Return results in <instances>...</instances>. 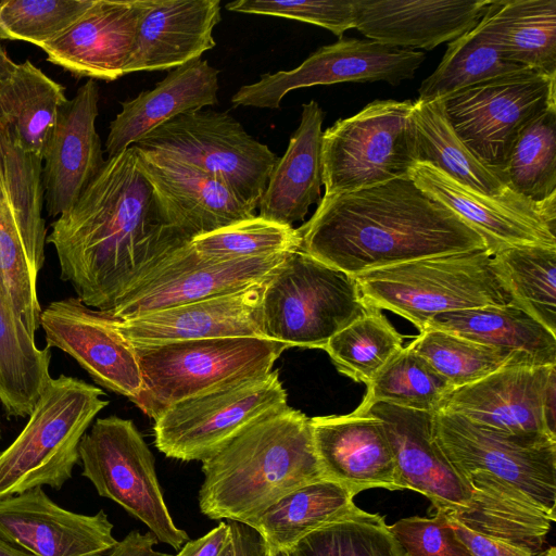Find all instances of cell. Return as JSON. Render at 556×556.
Segmentation results:
<instances>
[{
  "label": "cell",
  "mask_w": 556,
  "mask_h": 556,
  "mask_svg": "<svg viewBox=\"0 0 556 556\" xmlns=\"http://www.w3.org/2000/svg\"><path fill=\"white\" fill-rule=\"evenodd\" d=\"M60 277L87 306L113 309L188 243L162 220L135 147L108 157L77 201L51 224Z\"/></svg>",
  "instance_id": "obj_1"
},
{
  "label": "cell",
  "mask_w": 556,
  "mask_h": 556,
  "mask_svg": "<svg viewBox=\"0 0 556 556\" xmlns=\"http://www.w3.org/2000/svg\"><path fill=\"white\" fill-rule=\"evenodd\" d=\"M300 250L348 275L483 249L482 238L410 178L320 199Z\"/></svg>",
  "instance_id": "obj_2"
},
{
  "label": "cell",
  "mask_w": 556,
  "mask_h": 556,
  "mask_svg": "<svg viewBox=\"0 0 556 556\" xmlns=\"http://www.w3.org/2000/svg\"><path fill=\"white\" fill-rule=\"evenodd\" d=\"M199 507L215 520L247 525L292 491L319 479L311 418L273 410L202 460Z\"/></svg>",
  "instance_id": "obj_3"
},
{
  "label": "cell",
  "mask_w": 556,
  "mask_h": 556,
  "mask_svg": "<svg viewBox=\"0 0 556 556\" xmlns=\"http://www.w3.org/2000/svg\"><path fill=\"white\" fill-rule=\"evenodd\" d=\"M354 278L368 307L391 311L419 331L441 313L515 304L485 248L422 257Z\"/></svg>",
  "instance_id": "obj_4"
},
{
  "label": "cell",
  "mask_w": 556,
  "mask_h": 556,
  "mask_svg": "<svg viewBox=\"0 0 556 556\" xmlns=\"http://www.w3.org/2000/svg\"><path fill=\"white\" fill-rule=\"evenodd\" d=\"M81 379L51 378L16 439L0 453V500L49 485L60 490L79 462V444L108 404Z\"/></svg>",
  "instance_id": "obj_5"
},
{
  "label": "cell",
  "mask_w": 556,
  "mask_h": 556,
  "mask_svg": "<svg viewBox=\"0 0 556 556\" xmlns=\"http://www.w3.org/2000/svg\"><path fill=\"white\" fill-rule=\"evenodd\" d=\"M142 387L134 402L154 420L172 405L261 377L288 348L257 337H227L132 345Z\"/></svg>",
  "instance_id": "obj_6"
},
{
  "label": "cell",
  "mask_w": 556,
  "mask_h": 556,
  "mask_svg": "<svg viewBox=\"0 0 556 556\" xmlns=\"http://www.w3.org/2000/svg\"><path fill=\"white\" fill-rule=\"evenodd\" d=\"M368 308L354 276L301 250L286 255L262 294L265 337L287 348L324 349Z\"/></svg>",
  "instance_id": "obj_7"
},
{
  "label": "cell",
  "mask_w": 556,
  "mask_h": 556,
  "mask_svg": "<svg viewBox=\"0 0 556 556\" xmlns=\"http://www.w3.org/2000/svg\"><path fill=\"white\" fill-rule=\"evenodd\" d=\"M41 174L42 157L0 126V287L34 337L40 327L37 277L47 242Z\"/></svg>",
  "instance_id": "obj_8"
},
{
  "label": "cell",
  "mask_w": 556,
  "mask_h": 556,
  "mask_svg": "<svg viewBox=\"0 0 556 556\" xmlns=\"http://www.w3.org/2000/svg\"><path fill=\"white\" fill-rule=\"evenodd\" d=\"M413 106L412 100H375L323 131L326 195L409 178L418 163Z\"/></svg>",
  "instance_id": "obj_9"
},
{
  "label": "cell",
  "mask_w": 556,
  "mask_h": 556,
  "mask_svg": "<svg viewBox=\"0 0 556 556\" xmlns=\"http://www.w3.org/2000/svg\"><path fill=\"white\" fill-rule=\"evenodd\" d=\"M135 146L205 173L253 211L279 160L227 112L203 109L170 119Z\"/></svg>",
  "instance_id": "obj_10"
},
{
  "label": "cell",
  "mask_w": 556,
  "mask_h": 556,
  "mask_svg": "<svg viewBox=\"0 0 556 556\" xmlns=\"http://www.w3.org/2000/svg\"><path fill=\"white\" fill-rule=\"evenodd\" d=\"M79 460L98 494L143 522L159 542L178 551L189 541L172 518L153 454L131 420L98 418L80 441Z\"/></svg>",
  "instance_id": "obj_11"
},
{
  "label": "cell",
  "mask_w": 556,
  "mask_h": 556,
  "mask_svg": "<svg viewBox=\"0 0 556 556\" xmlns=\"http://www.w3.org/2000/svg\"><path fill=\"white\" fill-rule=\"evenodd\" d=\"M442 101L458 137L501 180L520 131L556 105V75L522 68L456 91Z\"/></svg>",
  "instance_id": "obj_12"
},
{
  "label": "cell",
  "mask_w": 556,
  "mask_h": 556,
  "mask_svg": "<svg viewBox=\"0 0 556 556\" xmlns=\"http://www.w3.org/2000/svg\"><path fill=\"white\" fill-rule=\"evenodd\" d=\"M432 435L463 480L491 475L556 514V438L510 434L444 412L433 414Z\"/></svg>",
  "instance_id": "obj_13"
},
{
  "label": "cell",
  "mask_w": 556,
  "mask_h": 556,
  "mask_svg": "<svg viewBox=\"0 0 556 556\" xmlns=\"http://www.w3.org/2000/svg\"><path fill=\"white\" fill-rule=\"evenodd\" d=\"M286 405L279 372L271 370L172 405L154 420V443L167 457L202 462L252 422Z\"/></svg>",
  "instance_id": "obj_14"
},
{
  "label": "cell",
  "mask_w": 556,
  "mask_h": 556,
  "mask_svg": "<svg viewBox=\"0 0 556 556\" xmlns=\"http://www.w3.org/2000/svg\"><path fill=\"white\" fill-rule=\"evenodd\" d=\"M425 58L424 52L393 48L370 39H340L320 47L293 70L266 73L256 83L241 86L231 103L233 106L279 109L285 96L299 88L345 81L396 85L412 79Z\"/></svg>",
  "instance_id": "obj_15"
},
{
  "label": "cell",
  "mask_w": 556,
  "mask_h": 556,
  "mask_svg": "<svg viewBox=\"0 0 556 556\" xmlns=\"http://www.w3.org/2000/svg\"><path fill=\"white\" fill-rule=\"evenodd\" d=\"M409 178L475 230L492 255L510 247H556V197L533 202L513 190L486 195L428 163H417Z\"/></svg>",
  "instance_id": "obj_16"
},
{
  "label": "cell",
  "mask_w": 556,
  "mask_h": 556,
  "mask_svg": "<svg viewBox=\"0 0 556 556\" xmlns=\"http://www.w3.org/2000/svg\"><path fill=\"white\" fill-rule=\"evenodd\" d=\"M189 242L165 257L110 311L111 314L126 320L162 308L240 291L266 280L289 253L214 261L198 254Z\"/></svg>",
  "instance_id": "obj_17"
},
{
  "label": "cell",
  "mask_w": 556,
  "mask_h": 556,
  "mask_svg": "<svg viewBox=\"0 0 556 556\" xmlns=\"http://www.w3.org/2000/svg\"><path fill=\"white\" fill-rule=\"evenodd\" d=\"M119 318L77 296L50 302L40 315L47 345L68 354L100 386L132 403L142 387L134 346L118 330Z\"/></svg>",
  "instance_id": "obj_18"
},
{
  "label": "cell",
  "mask_w": 556,
  "mask_h": 556,
  "mask_svg": "<svg viewBox=\"0 0 556 556\" xmlns=\"http://www.w3.org/2000/svg\"><path fill=\"white\" fill-rule=\"evenodd\" d=\"M164 224L185 241L253 217L224 184L170 156L134 146Z\"/></svg>",
  "instance_id": "obj_19"
},
{
  "label": "cell",
  "mask_w": 556,
  "mask_h": 556,
  "mask_svg": "<svg viewBox=\"0 0 556 556\" xmlns=\"http://www.w3.org/2000/svg\"><path fill=\"white\" fill-rule=\"evenodd\" d=\"M554 383L556 366L508 365L453 389L438 412L457 414L510 434L556 438L545 415V401Z\"/></svg>",
  "instance_id": "obj_20"
},
{
  "label": "cell",
  "mask_w": 556,
  "mask_h": 556,
  "mask_svg": "<svg viewBox=\"0 0 556 556\" xmlns=\"http://www.w3.org/2000/svg\"><path fill=\"white\" fill-rule=\"evenodd\" d=\"M104 510L78 514L41 486L0 500V538L31 556H104L116 544Z\"/></svg>",
  "instance_id": "obj_21"
},
{
  "label": "cell",
  "mask_w": 556,
  "mask_h": 556,
  "mask_svg": "<svg viewBox=\"0 0 556 556\" xmlns=\"http://www.w3.org/2000/svg\"><path fill=\"white\" fill-rule=\"evenodd\" d=\"M146 8L147 0H92L70 28L40 48L74 77L116 80L125 75Z\"/></svg>",
  "instance_id": "obj_22"
},
{
  "label": "cell",
  "mask_w": 556,
  "mask_h": 556,
  "mask_svg": "<svg viewBox=\"0 0 556 556\" xmlns=\"http://www.w3.org/2000/svg\"><path fill=\"white\" fill-rule=\"evenodd\" d=\"M99 87L88 79L61 109L42 155L43 203L50 217L67 211L105 160L96 129Z\"/></svg>",
  "instance_id": "obj_23"
},
{
  "label": "cell",
  "mask_w": 556,
  "mask_h": 556,
  "mask_svg": "<svg viewBox=\"0 0 556 556\" xmlns=\"http://www.w3.org/2000/svg\"><path fill=\"white\" fill-rule=\"evenodd\" d=\"M315 454L326 479L357 495L368 489L403 490L383 424L368 412L311 418Z\"/></svg>",
  "instance_id": "obj_24"
},
{
  "label": "cell",
  "mask_w": 556,
  "mask_h": 556,
  "mask_svg": "<svg viewBox=\"0 0 556 556\" xmlns=\"http://www.w3.org/2000/svg\"><path fill=\"white\" fill-rule=\"evenodd\" d=\"M265 281L237 292L119 319L118 330L131 345L227 337L266 338L262 320Z\"/></svg>",
  "instance_id": "obj_25"
},
{
  "label": "cell",
  "mask_w": 556,
  "mask_h": 556,
  "mask_svg": "<svg viewBox=\"0 0 556 556\" xmlns=\"http://www.w3.org/2000/svg\"><path fill=\"white\" fill-rule=\"evenodd\" d=\"M356 409L370 413L383 424L403 490L425 495L435 510L468 506L472 490L434 442L432 413L381 402Z\"/></svg>",
  "instance_id": "obj_26"
},
{
  "label": "cell",
  "mask_w": 556,
  "mask_h": 556,
  "mask_svg": "<svg viewBox=\"0 0 556 556\" xmlns=\"http://www.w3.org/2000/svg\"><path fill=\"white\" fill-rule=\"evenodd\" d=\"M493 0H353L354 28L402 49L431 50L480 22Z\"/></svg>",
  "instance_id": "obj_27"
},
{
  "label": "cell",
  "mask_w": 556,
  "mask_h": 556,
  "mask_svg": "<svg viewBox=\"0 0 556 556\" xmlns=\"http://www.w3.org/2000/svg\"><path fill=\"white\" fill-rule=\"evenodd\" d=\"M219 0H147L125 75L170 71L213 49Z\"/></svg>",
  "instance_id": "obj_28"
},
{
  "label": "cell",
  "mask_w": 556,
  "mask_h": 556,
  "mask_svg": "<svg viewBox=\"0 0 556 556\" xmlns=\"http://www.w3.org/2000/svg\"><path fill=\"white\" fill-rule=\"evenodd\" d=\"M219 71L194 59L168 72L152 89L121 102L105 141L109 157L138 143L146 135L186 113L218 103Z\"/></svg>",
  "instance_id": "obj_29"
},
{
  "label": "cell",
  "mask_w": 556,
  "mask_h": 556,
  "mask_svg": "<svg viewBox=\"0 0 556 556\" xmlns=\"http://www.w3.org/2000/svg\"><path fill=\"white\" fill-rule=\"evenodd\" d=\"M325 113L311 100L302 105L300 125L273 168L258 203V216L293 227L321 199V137Z\"/></svg>",
  "instance_id": "obj_30"
},
{
  "label": "cell",
  "mask_w": 556,
  "mask_h": 556,
  "mask_svg": "<svg viewBox=\"0 0 556 556\" xmlns=\"http://www.w3.org/2000/svg\"><path fill=\"white\" fill-rule=\"evenodd\" d=\"M465 481L472 490L468 506L445 513L473 531L541 555L556 514L491 475L475 472Z\"/></svg>",
  "instance_id": "obj_31"
},
{
  "label": "cell",
  "mask_w": 556,
  "mask_h": 556,
  "mask_svg": "<svg viewBox=\"0 0 556 556\" xmlns=\"http://www.w3.org/2000/svg\"><path fill=\"white\" fill-rule=\"evenodd\" d=\"M428 328L492 346L520 365L556 366V334L515 304L441 313L427 320Z\"/></svg>",
  "instance_id": "obj_32"
},
{
  "label": "cell",
  "mask_w": 556,
  "mask_h": 556,
  "mask_svg": "<svg viewBox=\"0 0 556 556\" xmlns=\"http://www.w3.org/2000/svg\"><path fill=\"white\" fill-rule=\"evenodd\" d=\"M479 24L507 62L556 75V0H493Z\"/></svg>",
  "instance_id": "obj_33"
},
{
  "label": "cell",
  "mask_w": 556,
  "mask_h": 556,
  "mask_svg": "<svg viewBox=\"0 0 556 556\" xmlns=\"http://www.w3.org/2000/svg\"><path fill=\"white\" fill-rule=\"evenodd\" d=\"M354 496L323 478L292 491L245 526L269 549L289 553L304 536L351 511Z\"/></svg>",
  "instance_id": "obj_34"
},
{
  "label": "cell",
  "mask_w": 556,
  "mask_h": 556,
  "mask_svg": "<svg viewBox=\"0 0 556 556\" xmlns=\"http://www.w3.org/2000/svg\"><path fill=\"white\" fill-rule=\"evenodd\" d=\"M67 101L64 87L26 60L0 85V126L26 151L42 157Z\"/></svg>",
  "instance_id": "obj_35"
},
{
  "label": "cell",
  "mask_w": 556,
  "mask_h": 556,
  "mask_svg": "<svg viewBox=\"0 0 556 556\" xmlns=\"http://www.w3.org/2000/svg\"><path fill=\"white\" fill-rule=\"evenodd\" d=\"M50 348L37 346L0 287V403L8 416L28 417L52 378Z\"/></svg>",
  "instance_id": "obj_36"
},
{
  "label": "cell",
  "mask_w": 556,
  "mask_h": 556,
  "mask_svg": "<svg viewBox=\"0 0 556 556\" xmlns=\"http://www.w3.org/2000/svg\"><path fill=\"white\" fill-rule=\"evenodd\" d=\"M418 163H428L459 184L491 197L510 189L465 146L448 122L442 99L414 101L410 113Z\"/></svg>",
  "instance_id": "obj_37"
},
{
  "label": "cell",
  "mask_w": 556,
  "mask_h": 556,
  "mask_svg": "<svg viewBox=\"0 0 556 556\" xmlns=\"http://www.w3.org/2000/svg\"><path fill=\"white\" fill-rule=\"evenodd\" d=\"M493 262L515 305L556 334V247H510Z\"/></svg>",
  "instance_id": "obj_38"
},
{
  "label": "cell",
  "mask_w": 556,
  "mask_h": 556,
  "mask_svg": "<svg viewBox=\"0 0 556 556\" xmlns=\"http://www.w3.org/2000/svg\"><path fill=\"white\" fill-rule=\"evenodd\" d=\"M501 180L533 202L556 197V105L540 113L520 131Z\"/></svg>",
  "instance_id": "obj_39"
},
{
  "label": "cell",
  "mask_w": 556,
  "mask_h": 556,
  "mask_svg": "<svg viewBox=\"0 0 556 556\" xmlns=\"http://www.w3.org/2000/svg\"><path fill=\"white\" fill-rule=\"evenodd\" d=\"M523 67L503 59L480 24L455 40L434 72L418 89V101L443 99L456 91L507 75Z\"/></svg>",
  "instance_id": "obj_40"
},
{
  "label": "cell",
  "mask_w": 556,
  "mask_h": 556,
  "mask_svg": "<svg viewBox=\"0 0 556 556\" xmlns=\"http://www.w3.org/2000/svg\"><path fill=\"white\" fill-rule=\"evenodd\" d=\"M452 390L422 356L406 346L367 384V392L357 408L381 402L434 414Z\"/></svg>",
  "instance_id": "obj_41"
},
{
  "label": "cell",
  "mask_w": 556,
  "mask_h": 556,
  "mask_svg": "<svg viewBox=\"0 0 556 556\" xmlns=\"http://www.w3.org/2000/svg\"><path fill=\"white\" fill-rule=\"evenodd\" d=\"M402 349V336L380 309L372 307L336 333L324 348L341 374L366 384Z\"/></svg>",
  "instance_id": "obj_42"
},
{
  "label": "cell",
  "mask_w": 556,
  "mask_h": 556,
  "mask_svg": "<svg viewBox=\"0 0 556 556\" xmlns=\"http://www.w3.org/2000/svg\"><path fill=\"white\" fill-rule=\"evenodd\" d=\"M290 556H406L384 517L357 506L304 536Z\"/></svg>",
  "instance_id": "obj_43"
},
{
  "label": "cell",
  "mask_w": 556,
  "mask_h": 556,
  "mask_svg": "<svg viewBox=\"0 0 556 556\" xmlns=\"http://www.w3.org/2000/svg\"><path fill=\"white\" fill-rule=\"evenodd\" d=\"M408 348L422 356L453 389L473 383L504 366L520 365L497 349L439 329H424Z\"/></svg>",
  "instance_id": "obj_44"
},
{
  "label": "cell",
  "mask_w": 556,
  "mask_h": 556,
  "mask_svg": "<svg viewBox=\"0 0 556 556\" xmlns=\"http://www.w3.org/2000/svg\"><path fill=\"white\" fill-rule=\"evenodd\" d=\"M192 249L214 261H233L300 250L296 228L266 220L258 215L194 237Z\"/></svg>",
  "instance_id": "obj_45"
},
{
  "label": "cell",
  "mask_w": 556,
  "mask_h": 556,
  "mask_svg": "<svg viewBox=\"0 0 556 556\" xmlns=\"http://www.w3.org/2000/svg\"><path fill=\"white\" fill-rule=\"evenodd\" d=\"M92 0H8L0 2V39L38 47L70 28Z\"/></svg>",
  "instance_id": "obj_46"
},
{
  "label": "cell",
  "mask_w": 556,
  "mask_h": 556,
  "mask_svg": "<svg viewBox=\"0 0 556 556\" xmlns=\"http://www.w3.org/2000/svg\"><path fill=\"white\" fill-rule=\"evenodd\" d=\"M228 11L295 20L330 30L342 39L354 28L353 0H236L228 2Z\"/></svg>",
  "instance_id": "obj_47"
},
{
  "label": "cell",
  "mask_w": 556,
  "mask_h": 556,
  "mask_svg": "<svg viewBox=\"0 0 556 556\" xmlns=\"http://www.w3.org/2000/svg\"><path fill=\"white\" fill-rule=\"evenodd\" d=\"M389 528L406 556H472L450 526L444 510H435L430 518H403Z\"/></svg>",
  "instance_id": "obj_48"
},
{
  "label": "cell",
  "mask_w": 556,
  "mask_h": 556,
  "mask_svg": "<svg viewBox=\"0 0 556 556\" xmlns=\"http://www.w3.org/2000/svg\"><path fill=\"white\" fill-rule=\"evenodd\" d=\"M445 515L455 534L472 556H532L517 545L473 531L447 513Z\"/></svg>",
  "instance_id": "obj_49"
},
{
  "label": "cell",
  "mask_w": 556,
  "mask_h": 556,
  "mask_svg": "<svg viewBox=\"0 0 556 556\" xmlns=\"http://www.w3.org/2000/svg\"><path fill=\"white\" fill-rule=\"evenodd\" d=\"M174 556H233V540L229 523L220 521L206 534L187 541Z\"/></svg>",
  "instance_id": "obj_50"
},
{
  "label": "cell",
  "mask_w": 556,
  "mask_h": 556,
  "mask_svg": "<svg viewBox=\"0 0 556 556\" xmlns=\"http://www.w3.org/2000/svg\"><path fill=\"white\" fill-rule=\"evenodd\" d=\"M157 543V539L151 532L131 530L104 556H174L156 551Z\"/></svg>",
  "instance_id": "obj_51"
},
{
  "label": "cell",
  "mask_w": 556,
  "mask_h": 556,
  "mask_svg": "<svg viewBox=\"0 0 556 556\" xmlns=\"http://www.w3.org/2000/svg\"><path fill=\"white\" fill-rule=\"evenodd\" d=\"M228 523L232 532L233 556H251L253 535L248 527L237 521H229Z\"/></svg>",
  "instance_id": "obj_52"
},
{
  "label": "cell",
  "mask_w": 556,
  "mask_h": 556,
  "mask_svg": "<svg viewBox=\"0 0 556 556\" xmlns=\"http://www.w3.org/2000/svg\"><path fill=\"white\" fill-rule=\"evenodd\" d=\"M16 66L17 64L10 58L0 43V85L13 74Z\"/></svg>",
  "instance_id": "obj_53"
},
{
  "label": "cell",
  "mask_w": 556,
  "mask_h": 556,
  "mask_svg": "<svg viewBox=\"0 0 556 556\" xmlns=\"http://www.w3.org/2000/svg\"><path fill=\"white\" fill-rule=\"evenodd\" d=\"M251 556H290L286 552H275L266 547L258 538L253 536Z\"/></svg>",
  "instance_id": "obj_54"
},
{
  "label": "cell",
  "mask_w": 556,
  "mask_h": 556,
  "mask_svg": "<svg viewBox=\"0 0 556 556\" xmlns=\"http://www.w3.org/2000/svg\"><path fill=\"white\" fill-rule=\"evenodd\" d=\"M0 556H31L0 538Z\"/></svg>",
  "instance_id": "obj_55"
},
{
  "label": "cell",
  "mask_w": 556,
  "mask_h": 556,
  "mask_svg": "<svg viewBox=\"0 0 556 556\" xmlns=\"http://www.w3.org/2000/svg\"><path fill=\"white\" fill-rule=\"evenodd\" d=\"M539 556H556V547L551 546L548 549L543 551Z\"/></svg>",
  "instance_id": "obj_56"
},
{
  "label": "cell",
  "mask_w": 556,
  "mask_h": 556,
  "mask_svg": "<svg viewBox=\"0 0 556 556\" xmlns=\"http://www.w3.org/2000/svg\"><path fill=\"white\" fill-rule=\"evenodd\" d=\"M0 432H1V424H0Z\"/></svg>",
  "instance_id": "obj_57"
}]
</instances>
